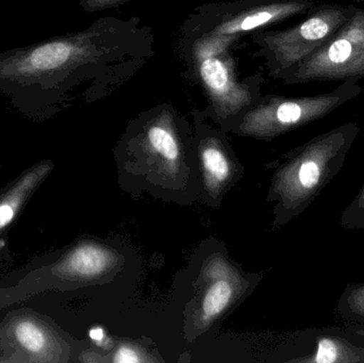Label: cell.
Here are the masks:
<instances>
[{
    "mask_svg": "<svg viewBox=\"0 0 364 363\" xmlns=\"http://www.w3.org/2000/svg\"><path fill=\"white\" fill-rule=\"evenodd\" d=\"M186 76L205 92L208 117L224 123L262 98V72L242 78L231 51L183 57Z\"/></svg>",
    "mask_w": 364,
    "mask_h": 363,
    "instance_id": "7",
    "label": "cell"
},
{
    "mask_svg": "<svg viewBox=\"0 0 364 363\" xmlns=\"http://www.w3.org/2000/svg\"><path fill=\"white\" fill-rule=\"evenodd\" d=\"M316 4V0H231L200 4L182 23L179 53L183 58L231 51L244 36L307 15Z\"/></svg>",
    "mask_w": 364,
    "mask_h": 363,
    "instance_id": "2",
    "label": "cell"
},
{
    "mask_svg": "<svg viewBox=\"0 0 364 363\" xmlns=\"http://www.w3.org/2000/svg\"><path fill=\"white\" fill-rule=\"evenodd\" d=\"M53 170L51 160L45 159L26 168L21 175L0 189V237L16 222L30 198Z\"/></svg>",
    "mask_w": 364,
    "mask_h": 363,
    "instance_id": "9",
    "label": "cell"
},
{
    "mask_svg": "<svg viewBox=\"0 0 364 363\" xmlns=\"http://www.w3.org/2000/svg\"><path fill=\"white\" fill-rule=\"evenodd\" d=\"M274 79L287 85L312 81L358 83L364 79V9L356 8L325 44Z\"/></svg>",
    "mask_w": 364,
    "mask_h": 363,
    "instance_id": "6",
    "label": "cell"
},
{
    "mask_svg": "<svg viewBox=\"0 0 364 363\" xmlns=\"http://www.w3.org/2000/svg\"><path fill=\"white\" fill-rule=\"evenodd\" d=\"M62 260L75 283L100 276L110 266V253L94 243H79L62 254Z\"/></svg>",
    "mask_w": 364,
    "mask_h": 363,
    "instance_id": "10",
    "label": "cell"
},
{
    "mask_svg": "<svg viewBox=\"0 0 364 363\" xmlns=\"http://www.w3.org/2000/svg\"><path fill=\"white\" fill-rule=\"evenodd\" d=\"M359 132L358 124L350 121L295 149L278 170L274 185L284 220L305 211L333 181L343 168Z\"/></svg>",
    "mask_w": 364,
    "mask_h": 363,
    "instance_id": "3",
    "label": "cell"
},
{
    "mask_svg": "<svg viewBox=\"0 0 364 363\" xmlns=\"http://www.w3.org/2000/svg\"><path fill=\"white\" fill-rule=\"evenodd\" d=\"M155 55L153 28L139 16H105L80 31L0 53V94L23 117L53 119L81 99L114 95Z\"/></svg>",
    "mask_w": 364,
    "mask_h": 363,
    "instance_id": "1",
    "label": "cell"
},
{
    "mask_svg": "<svg viewBox=\"0 0 364 363\" xmlns=\"http://www.w3.org/2000/svg\"><path fill=\"white\" fill-rule=\"evenodd\" d=\"M68 355L65 339L46 315L19 309L0 322V362H65Z\"/></svg>",
    "mask_w": 364,
    "mask_h": 363,
    "instance_id": "8",
    "label": "cell"
},
{
    "mask_svg": "<svg viewBox=\"0 0 364 363\" xmlns=\"http://www.w3.org/2000/svg\"><path fill=\"white\" fill-rule=\"evenodd\" d=\"M132 0H79V6L85 12L95 13L123 6Z\"/></svg>",
    "mask_w": 364,
    "mask_h": 363,
    "instance_id": "14",
    "label": "cell"
},
{
    "mask_svg": "<svg viewBox=\"0 0 364 363\" xmlns=\"http://www.w3.org/2000/svg\"><path fill=\"white\" fill-rule=\"evenodd\" d=\"M232 286L227 281H218L210 287L203 302V315L205 320L218 317L232 300Z\"/></svg>",
    "mask_w": 364,
    "mask_h": 363,
    "instance_id": "12",
    "label": "cell"
},
{
    "mask_svg": "<svg viewBox=\"0 0 364 363\" xmlns=\"http://www.w3.org/2000/svg\"><path fill=\"white\" fill-rule=\"evenodd\" d=\"M11 261H12V259H11L8 242L4 237H0V264H8Z\"/></svg>",
    "mask_w": 364,
    "mask_h": 363,
    "instance_id": "16",
    "label": "cell"
},
{
    "mask_svg": "<svg viewBox=\"0 0 364 363\" xmlns=\"http://www.w3.org/2000/svg\"><path fill=\"white\" fill-rule=\"evenodd\" d=\"M357 6L318 2L306 18L282 30H258L252 34V57L264 61L272 78L320 48L352 16Z\"/></svg>",
    "mask_w": 364,
    "mask_h": 363,
    "instance_id": "5",
    "label": "cell"
},
{
    "mask_svg": "<svg viewBox=\"0 0 364 363\" xmlns=\"http://www.w3.org/2000/svg\"><path fill=\"white\" fill-rule=\"evenodd\" d=\"M363 92L358 83L343 82L333 91L318 95H263L256 104L223 124L244 136L275 138L327 117Z\"/></svg>",
    "mask_w": 364,
    "mask_h": 363,
    "instance_id": "4",
    "label": "cell"
},
{
    "mask_svg": "<svg viewBox=\"0 0 364 363\" xmlns=\"http://www.w3.org/2000/svg\"><path fill=\"white\" fill-rule=\"evenodd\" d=\"M340 224L348 230L364 229V183L342 212Z\"/></svg>",
    "mask_w": 364,
    "mask_h": 363,
    "instance_id": "13",
    "label": "cell"
},
{
    "mask_svg": "<svg viewBox=\"0 0 364 363\" xmlns=\"http://www.w3.org/2000/svg\"><path fill=\"white\" fill-rule=\"evenodd\" d=\"M346 1L358 2V4H364V0H346Z\"/></svg>",
    "mask_w": 364,
    "mask_h": 363,
    "instance_id": "18",
    "label": "cell"
},
{
    "mask_svg": "<svg viewBox=\"0 0 364 363\" xmlns=\"http://www.w3.org/2000/svg\"><path fill=\"white\" fill-rule=\"evenodd\" d=\"M115 362H140L141 359L139 358L138 354L134 351V350L130 349V347H121V349L117 351V353L115 354L114 357Z\"/></svg>",
    "mask_w": 364,
    "mask_h": 363,
    "instance_id": "15",
    "label": "cell"
},
{
    "mask_svg": "<svg viewBox=\"0 0 364 363\" xmlns=\"http://www.w3.org/2000/svg\"><path fill=\"white\" fill-rule=\"evenodd\" d=\"M90 337H91L92 340L102 341L105 337L104 330L100 327L93 328V330L90 332Z\"/></svg>",
    "mask_w": 364,
    "mask_h": 363,
    "instance_id": "17",
    "label": "cell"
},
{
    "mask_svg": "<svg viewBox=\"0 0 364 363\" xmlns=\"http://www.w3.org/2000/svg\"><path fill=\"white\" fill-rule=\"evenodd\" d=\"M337 313L346 323L364 325V281L346 286L338 300Z\"/></svg>",
    "mask_w": 364,
    "mask_h": 363,
    "instance_id": "11",
    "label": "cell"
}]
</instances>
